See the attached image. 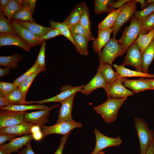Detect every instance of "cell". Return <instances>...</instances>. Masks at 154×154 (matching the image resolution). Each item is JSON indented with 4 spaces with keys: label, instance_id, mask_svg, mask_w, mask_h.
<instances>
[{
    "label": "cell",
    "instance_id": "1",
    "mask_svg": "<svg viewBox=\"0 0 154 154\" xmlns=\"http://www.w3.org/2000/svg\"><path fill=\"white\" fill-rule=\"evenodd\" d=\"M127 98L107 97L105 102L94 107V109L98 114L101 116L106 123H111L116 119L118 111Z\"/></svg>",
    "mask_w": 154,
    "mask_h": 154
},
{
    "label": "cell",
    "instance_id": "2",
    "mask_svg": "<svg viewBox=\"0 0 154 154\" xmlns=\"http://www.w3.org/2000/svg\"><path fill=\"white\" fill-rule=\"evenodd\" d=\"M130 21V24L125 28L119 39L123 48L126 51L140 34H143L141 20L137 19L133 15Z\"/></svg>",
    "mask_w": 154,
    "mask_h": 154
},
{
    "label": "cell",
    "instance_id": "3",
    "mask_svg": "<svg viewBox=\"0 0 154 154\" xmlns=\"http://www.w3.org/2000/svg\"><path fill=\"white\" fill-rule=\"evenodd\" d=\"M126 52L119 39L110 38L99 55V63L100 64L111 65L116 58L122 56Z\"/></svg>",
    "mask_w": 154,
    "mask_h": 154
},
{
    "label": "cell",
    "instance_id": "4",
    "mask_svg": "<svg viewBox=\"0 0 154 154\" xmlns=\"http://www.w3.org/2000/svg\"><path fill=\"white\" fill-rule=\"evenodd\" d=\"M134 123L140 145V154H145L149 143L154 139V133L141 118L135 117Z\"/></svg>",
    "mask_w": 154,
    "mask_h": 154
},
{
    "label": "cell",
    "instance_id": "5",
    "mask_svg": "<svg viewBox=\"0 0 154 154\" xmlns=\"http://www.w3.org/2000/svg\"><path fill=\"white\" fill-rule=\"evenodd\" d=\"M136 6L135 0H129L121 7L118 17L112 28L113 38H116L122 26L131 18L136 11Z\"/></svg>",
    "mask_w": 154,
    "mask_h": 154
},
{
    "label": "cell",
    "instance_id": "6",
    "mask_svg": "<svg viewBox=\"0 0 154 154\" xmlns=\"http://www.w3.org/2000/svg\"><path fill=\"white\" fill-rule=\"evenodd\" d=\"M82 123L75 121H62L50 126L42 125L40 126L43 139L46 136L52 134L62 135L63 136L69 133L74 129L81 128Z\"/></svg>",
    "mask_w": 154,
    "mask_h": 154
},
{
    "label": "cell",
    "instance_id": "7",
    "mask_svg": "<svg viewBox=\"0 0 154 154\" xmlns=\"http://www.w3.org/2000/svg\"><path fill=\"white\" fill-rule=\"evenodd\" d=\"M126 78H118L114 81L107 83L103 87L107 97L114 98H121L133 95L134 92L125 88L123 85Z\"/></svg>",
    "mask_w": 154,
    "mask_h": 154
},
{
    "label": "cell",
    "instance_id": "8",
    "mask_svg": "<svg viewBox=\"0 0 154 154\" xmlns=\"http://www.w3.org/2000/svg\"><path fill=\"white\" fill-rule=\"evenodd\" d=\"M93 132L96 137V144L93 151L90 154H97L103 149L108 147L119 146L122 142L119 136L112 138L106 136L96 128L94 130Z\"/></svg>",
    "mask_w": 154,
    "mask_h": 154
},
{
    "label": "cell",
    "instance_id": "9",
    "mask_svg": "<svg viewBox=\"0 0 154 154\" xmlns=\"http://www.w3.org/2000/svg\"><path fill=\"white\" fill-rule=\"evenodd\" d=\"M27 111L16 112L5 110L0 111V129L15 125L25 122Z\"/></svg>",
    "mask_w": 154,
    "mask_h": 154
},
{
    "label": "cell",
    "instance_id": "10",
    "mask_svg": "<svg viewBox=\"0 0 154 154\" xmlns=\"http://www.w3.org/2000/svg\"><path fill=\"white\" fill-rule=\"evenodd\" d=\"M121 65L124 66L127 65L133 66L135 68L136 71L143 72L140 49L136 43L134 42L127 50Z\"/></svg>",
    "mask_w": 154,
    "mask_h": 154
},
{
    "label": "cell",
    "instance_id": "11",
    "mask_svg": "<svg viewBox=\"0 0 154 154\" xmlns=\"http://www.w3.org/2000/svg\"><path fill=\"white\" fill-rule=\"evenodd\" d=\"M60 105V104H58L39 111L27 113L24 116V121L40 126L44 125L48 121L50 111L58 107Z\"/></svg>",
    "mask_w": 154,
    "mask_h": 154
},
{
    "label": "cell",
    "instance_id": "12",
    "mask_svg": "<svg viewBox=\"0 0 154 154\" xmlns=\"http://www.w3.org/2000/svg\"><path fill=\"white\" fill-rule=\"evenodd\" d=\"M85 85L74 87L68 84L62 86L60 88V93L50 98L38 101H33L32 103H38L40 104L50 102H61L72 95L80 92Z\"/></svg>",
    "mask_w": 154,
    "mask_h": 154
},
{
    "label": "cell",
    "instance_id": "13",
    "mask_svg": "<svg viewBox=\"0 0 154 154\" xmlns=\"http://www.w3.org/2000/svg\"><path fill=\"white\" fill-rule=\"evenodd\" d=\"M10 22L17 35L26 41L31 47L42 43L40 38L23 27L15 20L12 19Z\"/></svg>",
    "mask_w": 154,
    "mask_h": 154
},
{
    "label": "cell",
    "instance_id": "14",
    "mask_svg": "<svg viewBox=\"0 0 154 154\" xmlns=\"http://www.w3.org/2000/svg\"><path fill=\"white\" fill-rule=\"evenodd\" d=\"M31 134L25 135L23 136L15 138L8 143L1 146L0 149L3 150L7 154L16 152L22 149L23 146H27L33 139Z\"/></svg>",
    "mask_w": 154,
    "mask_h": 154
},
{
    "label": "cell",
    "instance_id": "15",
    "mask_svg": "<svg viewBox=\"0 0 154 154\" xmlns=\"http://www.w3.org/2000/svg\"><path fill=\"white\" fill-rule=\"evenodd\" d=\"M75 94L72 95L61 102V106L58 111V120L55 124L62 121H74L72 117V112Z\"/></svg>",
    "mask_w": 154,
    "mask_h": 154
},
{
    "label": "cell",
    "instance_id": "16",
    "mask_svg": "<svg viewBox=\"0 0 154 154\" xmlns=\"http://www.w3.org/2000/svg\"><path fill=\"white\" fill-rule=\"evenodd\" d=\"M14 45L29 51L31 47L25 40L18 35L0 33V46Z\"/></svg>",
    "mask_w": 154,
    "mask_h": 154
},
{
    "label": "cell",
    "instance_id": "17",
    "mask_svg": "<svg viewBox=\"0 0 154 154\" xmlns=\"http://www.w3.org/2000/svg\"><path fill=\"white\" fill-rule=\"evenodd\" d=\"M112 28L98 29V37L94 39L92 44V47L95 53L100 54L102 48L110 39L111 34L112 32Z\"/></svg>",
    "mask_w": 154,
    "mask_h": 154
},
{
    "label": "cell",
    "instance_id": "18",
    "mask_svg": "<svg viewBox=\"0 0 154 154\" xmlns=\"http://www.w3.org/2000/svg\"><path fill=\"white\" fill-rule=\"evenodd\" d=\"M34 125L31 123L24 122L15 125L0 129V133L20 136L31 134V129Z\"/></svg>",
    "mask_w": 154,
    "mask_h": 154
},
{
    "label": "cell",
    "instance_id": "19",
    "mask_svg": "<svg viewBox=\"0 0 154 154\" xmlns=\"http://www.w3.org/2000/svg\"><path fill=\"white\" fill-rule=\"evenodd\" d=\"M79 23L84 28L88 41L94 40V38L91 30L92 23L90 19V10L84 2Z\"/></svg>",
    "mask_w": 154,
    "mask_h": 154
},
{
    "label": "cell",
    "instance_id": "20",
    "mask_svg": "<svg viewBox=\"0 0 154 154\" xmlns=\"http://www.w3.org/2000/svg\"><path fill=\"white\" fill-rule=\"evenodd\" d=\"M15 20L23 27L27 29L39 38L53 28L41 26L36 23Z\"/></svg>",
    "mask_w": 154,
    "mask_h": 154
},
{
    "label": "cell",
    "instance_id": "21",
    "mask_svg": "<svg viewBox=\"0 0 154 154\" xmlns=\"http://www.w3.org/2000/svg\"><path fill=\"white\" fill-rule=\"evenodd\" d=\"M106 84L100 73L97 71L92 79L87 84L85 85L80 92L83 94L88 95L98 88H103Z\"/></svg>",
    "mask_w": 154,
    "mask_h": 154
},
{
    "label": "cell",
    "instance_id": "22",
    "mask_svg": "<svg viewBox=\"0 0 154 154\" xmlns=\"http://www.w3.org/2000/svg\"><path fill=\"white\" fill-rule=\"evenodd\" d=\"M113 66L116 69L119 78L131 77H145L149 78L154 77V74L145 73L143 72L133 71L127 68L124 66L113 64Z\"/></svg>",
    "mask_w": 154,
    "mask_h": 154
},
{
    "label": "cell",
    "instance_id": "23",
    "mask_svg": "<svg viewBox=\"0 0 154 154\" xmlns=\"http://www.w3.org/2000/svg\"><path fill=\"white\" fill-rule=\"evenodd\" d=\"M141 55L143 72L148 73L149 66L154 59V38Z\"/></svg>",
    "mask_w": 154,
    "mask_h": 154
},
{
    "label": "cell",
    "instance_id": "24",
    "mask_svg": "<svg viewBox=\"0 0 154 154\" xmlns=\"http://www.w3.org/2000/svg\"><path fill=\"white\" fill-rule=\"evenodd\" d=\"M123 85L125 87L130 88L135 93L152 89L144 79L141 78L136 80H128L126 78L124 81Z\"/></svg>",
    "mask_w": 154,
    "mask_h": 154
},
{
    "label": "cell",
    "instance_id": "25",
    "mask_svg": "<svg viewBox=\"0 0 154 154\" xmlns=\"http://www.w3.org/2000/svg\"><path fill=\"white\" fill-rule=\"evenodd\" d=\"M84 2L78 3L73 9L68 17L62 23L68 28L79 23Z\"/></svg>",
    "mask_w": 154,
    "mask_h": 154
},
{
    "label": "cell",
    "instance_id": "26",
    "mask_svg": "<svg viewBox=\"0 0 154 154\" xmlns=\"http://www.w3.org/2000/svg\"><path fill=\"white\" fill-rule=\"evenodd\" d=\"M70 34L76 50L81 55H87L88 54V44L89 41L87 38L82 35Z\"/></svg>",
    "mask_w": 154,
    "mask_h": 154
},
{
    "label": "cell",
    "instance_id": "27",
    "mask_svg": "<svg viewBox=\"0 0 154 154\" xmlns=\"http://www.w3.org/2000/svg\"><path fill=\"white\" fill-rule=\"evenodd\" d=\"M97 71L106 83L113 82L118 77L117 73L114 70L111 65L108 64H100Z\"/></svg>",
    "mask_w": 154,
    "mask_h": 154
},
{
    "label": "cell",
    "instance_id": "28",
    "mask_svg": "<svg viewBox=\"0 0 154 154\" xmlns=\"http://www.w3.org/2000/svg\"><path fill=\"white\" fill-rule=\"evenodd\" d=\"M23 57L22 55L16 53L10 56H0V66L16 69L17 68L18 63L22 60Z\"/></svg>",
    "mask_w": 154,
    "mask_h": 154
},
{
    "label": "cell",
    "instance_id": "29",
    "mask_svg": "<svg viewBox=\"0 0 154 154\" xmlns=\"http://www.w3.org/2000/svg\"><path fill=\"white\" fill-rule=\"evenodd\" d=\"M30 11L27 0H24L23 8L15 14L12 19L22 21L36 23L32 16Z\"/></svg>",
    "mask_w": 154,
    "mask_h": 154
},
{
    "label": "cell",
    "instance_id": "30",
    "mask_svg": "<svg viewBox=\"0 0 154 154\" xmlns=\"http://www.w3.org/2000/svg\"><path fill=\"white\" fill-rule=\"evenodd\" d=\"M23 0H10L7 7L3 11L9 21L10 22L15 14L23 8Z\"/></svg>",
    "mask_w": 154,
    "mask_h": 154
},
{
    "label": "cell",
    "instance_id": "31",
    "mask_svg": "<svg viewBox=\"0 0 154 154\" xmlns=\"http://www.w3.org/2000/svg\"><path fill=\"white\" fill-rule=\"evenodd\" d=\"M49 107L42 104L26 105L24 104L12 105L8 106L0 107V110H5L16 112H23L29 110H42Z\"/></svg>",
    "mask_w": 154,
    "mask_h": 154
},
{
    "label": "cell",
    "instance_id": "32",
    "mask_svg": "<svg viewBox=\"0 0 154 154\" xmlns=\"http://www.w3.org/2000/svg\"><path fill=\"white\" fill-rule=\"evenodd\" d=\"M46 70L45 67L39 66L36 71L25 80L18 87L25 99L27 91L35 78L40 72L44 71Z\"/></svg>",
    "mask_w": 154,
    "mask_h": 154
},
{
    "label": "cell",
    "instance_id": "33",
    "mask_svg": "<svg viewBox=\"0 0 154 154\" xmlns=\"http://www.w3.org/2000/svg\"><path fill=\"white\" fill-rule=\"evenodd\" d=\"M121 7L109 13L106 18L99 24L98 29L112 28L118 17Z\"/></svg>",
    "mask_w": 154,
    "mask_h": 154
},
{
    "label": "cell",
    "instance_id": "34",
    "mask_svg": "<svg viewBox=\"0 0 154 154\" xmlns=\"http://www.w3.org/2000/svg\"><path fill=\"white\" fill-rule=\"evenodd\" d=\"M154 38V29L145 34H140L135 42L139 47L141 54Z\"/></svg>",
    "mask_w": 154,
    "mask_h": 154
},
{
    "label": "cell",
    "instance_id": "35",
    "mask_svg": "<svg viewBox=\"0 0 154 154\" xmlns=\"http://www.w3.org/2000/svg\"><path fill=\"white\" fill-rule=\"evenodd\" d=\"M5 97L14 104L26 105L32 104V101L25 100L19 88Z\"/></svg>",
    "mask_w": 154,
    "mask_h": 154
},
{
    "label": "cell",
    "instance_id": "36",
    "mask_svg": "<svg viewBox=\"0 0 154 154\" xmlns=\"http://www.w3.org/2000/svg\"><path fill=\"white\" fill-rule=\"evenodd\" d=\"M0 33L17 35L13 30L10 22L5 17L3 11H0Z\"/></svg>",
    "mask_w": 154,
    "mask_h": 154
},
{
    "label": "cell",
    "instance_id": "37",
    "mask_svg": "<svg viewBox=\"0 0 154 154\" xmlns=\"http://www.w3.org/2000/svg\"><path fill=\"white\" fill-rule=\"evenodd\" d=\"M114 1L112 0H94V12L96 14H100L104 13H109L113 11L108 7V5Z\"/></svg>",
    "mask_w": 154,
    "mask_h": 154
},
{
    "label": "cell",
    "instance_id": "38",
    "mask_svg": "<svg viewBox=\"0 0 154 154\" xmlns=\"http://www.w3.org/2000/svg\"><path fill=\"white\" fill-rule=\"evenodd\" d=\"M50 24L51 27L57 29L63 35L68 38L74 45V42L68 27L65 24L51 20Z\"/></svg>",
    "mask_w": 154,
    "mask_h": 154
},
{
    "label": "cell",
    "instance_id": "39",
    "mask_svg": "<svg viewBox=\"0 0 154 154\" xmlns=\"http://www.w3.org/2000/svg\"><path fill=\"white\" fill-rule=\"evenodd\" d=\"M18 88V87L13 83L0 81V96L5 97Z\"/></svg>",
    "mask_w": 154,
    "mask_h": 154
},
{
    "label": "cell",
    "instance_id": "40",
    "mask_svg": "<svg viewBox=\"0 0 154 154\" xmlns=\"http://www.w3.org/2000/svg\"><path fill=\"white\" fill-rule=\"evenodd\" d=\"M143 34L148 33L154 29V12L141 20Z\"/></svg>",
    "mask_w": 154,
    "mask_h": 154
},
{
    "label": "cell",
    "instance_id": "41",
    "mask_svg": "<svg viewBox=\"0 0 154 154\" xmlns=\"http://www.w3.org/2000/svg\"><path fill=\"white\" fill-rule=\"evenodd\" d=\"M39 66V64L35 61L34 65L30 68L21 76L16 79L13 83L19 87L25 80L36 71Z\"/></svg>",
    "mask_w": 154,
    "mask_h": 154
},
{
    "label": "cell",
    "instance_id": "42",
    "mask_svg": "<svg viewBox=\"0 0 154 154\" xmlns=\"http://www.w3.org/2000/svg\"><path fill=\"white\" fill-rule=\"evenodd\" d=\"M154 12V3L150 4L143 10H136L134 15L137 19L141 20Z\"/></svg>",
    "mask_w": 154,
    "mask_h": 154
},
{
    "label": "cell",
    "instance_id": "43",
    "mask_svg": "<svg viewBox=\"0 0 154 154\" xmlns=\"http://www.w3.org/2000/svg\"><path fill=\"white\" fill-rule=\"evenodd\" d=\"M46 44L45 41H43L42 43L38 54L36 60L40 67H45V50Z\"/></svg>",
    "mask_w": 154,
    "mask_h": 154
},
{
    "label": "cell",
    "instance_id": "44",
    "mask_svg": "<svg viewBox=\"0 0 154 154\" xmlns=\"http://www.w3.org/2000/svg\"><path fill=\"white\" fill-rule=\"evenodd\" d=\"M69 29L71 33L82 35L87 38L85 30L80 23L69 27Z\"/></svg>",
    "mask_w": 154,
    "mask_h": 154
},
{
    "label": "cell",
    "instance_id": "45",
    "mask_svg": "<svg viewBox=\"0 0 154 154\" xmlns=\"http://www.w3.org/2000/svg\"><path fill=\"white\" fill-rule=\"evenodd\" d=\"M60 35H62L60 32L57 29L53 28L45 35L40 38V39L43 42V41H45L46 40Z\"/></svg>",
    "mask_w": 154,
    "mask_h": 154
},
{
    "label": "cell",
    "instance_id": "46",
    "mask_svg": "<svg viewBox=\"0 0 154 154\" xmlns=\"http://www.w3.org/2000/svg\"><path fill=\"white\" fill-rule=\"evenodd\" d=\"M17 136L8 133H0V145H3L4 143L8 141H11L16 138Z\"/></svg>",
    "mask_w": 154,
    "mask_h": 154
},
{
    "label": "cell",
    "instance_id": "47",
    "mask_svg": "<svg viewBox=\"0 0 154 154\" xmlns=\"http://www.w3.org/2000/svg\"><path fill=\"white\" fill-rule=\"evenodd\" d=\"M129 0H119L116 2L114 1L110 3L108 5V7L113 11L121 8L126 2Z\"/></svg>",
    "mask_w": 154,
    "mask_h": 154
},
{
    "label": "cell",
    "instance_id": "48",
    "mask_svg": "<svg viewBox=\"0 0 154 154\" xmlns=\"http://www.w3.org/2000/svg\"><path fill=\"white\" fill-rule=\"evenodd\" d=\"M70 133L63 135L61 139L60 145L53 154H62L65 145Z\"/></svg>",
    "mask_w": 154,
    "mask_h": 154
},
{
    "label": "cell",
    "instance_id": "49",
    "mask_svg": "<svg viewBox=\"0 0 154 154\" xmlns=\"http://www.w3.org/2000/svg\"><path fill=\"white\" fill-rule=\"evenodd\" d=\"M18 154H35L31 146V143H29L25 148L17 152Z\"/></svg>",
    "mask_w": 154,
    "mask_h": 154
},
{
    "label": "cell",
    "instance_id": "50",
    "mask_svg": "<svg viewBox=\"0 0 154 154\" xmlns=\"http://www.w3.org/2000/svg\"><path fill=\"white\" fill-rule=\"evenodd\" d=\"M14 104L8 99L5 97L0 96V107L8 106Z\"/></svg>",
    "mask_w": 154,
    "mask_h": 154
},
{
    "label": "cell",
    "instance_id": "51",
    "mask_svg": "<svg viewBox=\"0 0 154 154\" xmlns=\"http://www.w3.org/2000/svg\"><path fill=\"white\" fill-rule=\"evenodd\" d=\"M145 154H154V139L149 143Z\"/></svg>",
    "mask_w": 154,
    "mask_h": 154
},
{
    "label": "cell",
    "instance_id": "52",
    "mask_svg": "<svg viewBox=\"0 0 154 154\" xmlns=\"http://www.w3.org/2000/svg\"><path fill=\"white\" fill-rule=\"evenodd\" d=\"M27 1L30 11L32 14L33 15L35 12L37 0H27Z\"/></svg>",
    "mask_w": 154,
    "mask_h": 154
},
{
    "label": "cell",
    "instance_id": "53",
    "mask_svg": "<svg viewBox=\"0 0 154 154\" xmlns=\"http://www.w3.org/2000/svg\"><path fill=\"white\" fill-rule=\"evenodd\" d=\"M10 0H0V10L3 11L7 7Z\"/></svg>",
    "mask_w": 154,
    "mask_h": 154
},
{
    "label": "cell",
    "instance_id": "54",
    "mask_svg": "<svg viewBox=\"0 0 154 154\" xmlns=\"http://www.w3.org/2000/svg\"><path fill=\"white\" fill-rule=\"evenodd\" d=\"M33 139L36 141H39L43 139L42 134L40 131L32 134Z\"/></svg>",
    "mask_w": 154,
    "mask_h": 154
},
{
    "label": "cell",
    "instance_id": "55",
    "mask_svg": "<svg viewBox=\"0 0 154 154\" xmlns=\"http://www.w3.org/2000/svg\"><path fill=\"white\" fill-rule=\"evenodd\" d=\"M11 68L6 67L5 68H0V77L8 75L11 70Z\"/></svg>",
    "mask_w": 154,
    "mask_h": 154
},
{
    "label": "cell",
    "instance_id": "56",
    "mask_svg": "<svg viewBox=\"0 0 154 154\" xmlns=\"http://www.w3.org/2000/svg\"><path fill=\"white\" fill-rule=\"evenodd\" d=\"M136 2L140 3V4L141 8L144 9L145 8L146 6L149 4L147 1L145 0H135Z\"/></svg>",
    "mask_w": 154,
    "mask_h": 154
},
{
    "label": "cell",
    "instance_id": "57",
    "mask_svg": "<svg viewBox=\"0 0 154 154\" xmlns=\"http://www.w3.org/2000/svg\"><path fill=\"white\" fill-rule=\"evenodd\" d=\"M40 126L38 125H34L31 128V134H32L40 131Z\"/></svg>",
    "mask_w": 154,
    "mask_h": 154
},
{
    "label": "cell",
    "instance_id": "58",
    "mask_svg": "<svg viewBox=\"0 0 154 154\" xmlns=\"http://www.w3.org/2000/svg\"><path fill=\"white\" fill-rule=\"evenodd\" d=\"M145 81L151 88L152 90H154V79H144Z\"/></svg>",
    "mask_w": 154,
    "mask_h": 154
},
{
    "label": "cell",
    "instance_id": "59",
    "mask_svg": "<svg viewBox=\"0 0 154 154\" xmlns=\"http://www.w3.org/2000/svg\"><path fill=\"white\" fill-rule=\"evenodd\" d=\"M0 154H7L3 149H0Z\"/></svg>",
    "mask_w": 154,
    "mask_h": 154
},
{
    "label": "cell",
    "instance_id": "60",
    "mask_svg": "<svg viewBox=\"0 0 154 154\" xmlns=\"http://www.w3.org/2000/svg\"><path fill=\"white\" fill-rule=\"evenodd\" d=\"M147 1L149 4L154 3V0H147Z\"/></svg>",
    "mask_w": 154,
    "mask_h": 154
},
{
    "label": "cell",
    "instance_id": "61",
    "mask_svg": "<svg viewBox=\"0 0 154 154\" xmlns=\"http://www.w3.org/2000/svg\"><path fill=\"white\" fill-rule=\"evenodd\" d=\"M97 154H105V152L103 151H101L99 152Z\"/></svg>",
    "mask_w": 154,
    "mask_h": 154
}]
</instances>
